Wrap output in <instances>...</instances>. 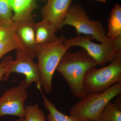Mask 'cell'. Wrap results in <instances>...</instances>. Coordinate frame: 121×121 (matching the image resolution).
<instances>
[{
  "mask_svg": "<svg viewBox=\"0 0 121 121\" xmlns=\"http://www.w3.org/2000/svg\"><path fill=\"white\" fill-rule=\"evenodd\" d=\"M3 24V23H2V22H1V21L0 20V24Z\"/></svg>",
  "mask_w": 121,
  "mask_h": 121,
  "instance_id": "26",
  "label": "cell"
},
{
  "mask_svg": "<svg viewBox=\"0 0 121 121\" xmlns=\"http://www.w3.org/2000/svg\"><path fill=\"white\" fill-rule=\"evenodd\" d=\"M118 83H121V53L105 67L89 69L84 76L83 88L86 94H96Z\"/></svg>",
  "mask_w": 121,
  "mask_h": 121,
  "instance_id": "4",
  "label": "cell"
},
{
  "mask_svg": "<svg viewBox=\"0 0 121 121\" xmlns=\"http://www.w3.org/2000/svg\"><path fill=\"white\" fill-rule=\"evenodd\" d=\"M72 0H47L41 9L43 20L52 25L58 31L59 26L65 18Z\"/></svg>",
  "mask_w": 121,
  "mask_h": 121,
  "instance_id": "10",
  "label": "cell"
},
{
  "mask_svg": "<svg viewBox=\"0 0 121 121\" xmlns=\"http://www.w3.org/2000/svg\"><path fill=\"white\" fill-rule=\"evenodd\" d=\"M10 121H26L25 118H20L19 119L16 120H11Z\"/></svg>",
  "mask_w": 121,
  "mask_h": 121,
  "instance_id": "22",
  "label": "cell"
},
{
  "mask_svg": "<svg viewBox=\"0 0 121 121\" xmlns=\"http://www.w3.org/2000/svg\"><path fill=\"white\" fill-rule=\"evenodd\" d=\"M98 65L83 48L76 52L67 51L61 58L56 70L66 81L73 95L81 98L87 94L83 88V80L86 72Z\"/></svg>",
  "mask_w": 121,
  "mask_h": 121,
  "instance_id": "1",
  "label": "cell"
},
{
  "mask_svg": "<svg viewBox=\"0 0 121 121\" xmlns=\"http://www.w3.org/2000/svg\"><path fill=\"white\" fill-rule=\"evenodd\" d=\"M78 121H90L86 120H83V119H78Z\"/></svg>",
  "mask_w": 121,
  "mask_h": 121,
  "instance_id": "24",
  "label": "cell"
},
{
  "mask_svg": "<svg viewBox=\"0 0 121 121\" xmlns=\"http://www.w3.org/2000/svg\"><path fill=\"white\" fill-rule=\"evenodd\" d=\"M40 0L42 1H43V2H46L47 0Z\"/></svg>",
  "mask_w": 121,
  "mask_h": 121,
  "instance_id": "25",
  "label": "cell"
},
{
  "mask_svg": "<svg viewBox=\"0 0 121 121\" xmlns=\"http://www.w3.org/2000/svg\"><path fill=\"white\" fill-rule=\"evenodd\" d=\"M121 94L117 96L116 99H115V103H114L115 105H117L119 108H121Z\"/></svg>",
  "mask_w": 121,
  "mask_h": 121,
  "instance_id": "21",
  "label": "cell"
},
{
  "mask_svg": "<svg viewBox=\"0 0 121 121\" xmlns=\"http://www.w3.org/2000/svg\"><path fill=\"white\" fill-rule=\"evenodd\" d=\"M28 98L27 89L21 84L4 92L0 97V118L9 115L24 118L25 102Z\"/></svg>",
  "mask_w": 121,
  "mask_h": 121,
  "instance_id": "8",
  "label": "cell"
},
{
  "mask_svg": "<svg viewBox=\"0 0 121 121\" xmlns=\"http://www.w3.org/2000/svg\"><path fill=\"white\" fill-rule=\"evenodd\" d=\"M36 43L37 46L52 43L58 39L56 35L57 32L52 25L42 20L35 24Z\"/></svg>",
  "mask_w": 121,
  "mask_h": 121,
  "instance_id": "11",
  "label": "cell"
},
{
  "mask_svg": "<svg viewBox=\"0 0 121 121\" xmlns=\"http://www.w3.org/2000/svg\"><path fill=\"white\" fill-rule=\"evenodd\" d=\"M35 24L33 17L13 22V34L19 41L21 50L34 60L36 57Z\"/></svg>",
  "mask_w": 121,
  "mask_h": 121,
  "instance_id": "9",
  "label": "cell"
},
{
  "mask_svg": "<svg viewBox=\"0 0 121 121\" xmlns=\"http://www.w3.org/2000/svg\"><path fill=\"white\" fill-rule=\"evenodd\" d=\"M26 121H46L45 115L38 104L25 107Z\"/></svg>",
  "mask_w": 121,
  "mask_h": 121,
  "instance_id": "18",
  "label": "cell"
},
{
  "mask_svg": "<svg viewBox=\"0 0 121 121\" xmlns=\"http://www.w3.org/2000/svg\"><path fill=\"white\" fill-rule=\"evenodd\" d=\"M121 93V83H118L102 93L87 94L72 107L70 115L78 119L99 121L104 107Z\"/></svg>",
  "mask_w": 121,
  "mask_h": 121,
  "instance_id": "3",
  "label": "cell"
},
{
  "mask_svg": "<svg viewBox=\"0 0 121 121\" xmlns=\"http://www.w3.org/2000/svg\"><path fill=\"white\" fill-rule=\"evenodd\" d=\"M93 0L97 1H99V2H103L104 3H106L107 1V0Z\"/></svg>",
  "mask_w": 121,
  "mask_h": 121,
  "instance_id": "23",
  "label": "cell"
},
{
  "mask_svg": "<svg viewBox=\"0 0 121 121\" xmlns=\"http://www.w3.org/2000/svg\"><path fill=\"white\" fill-rule=\"evenodd\" d=\"M2 62L5 65V71L2 81H7L12 73L22 74L25 76L21 84L27 89L33 82H36L39 90L40 86V74L39 66L33 60L28 56L21 49L16 50V59L10 56L5 57Z\"/></svg>",
  "mask_w": 121,
  "mask_h": 121,
  "instance_id": "7",
  "label": "cell"
},
{
  "mask_svg": "<svg viewBox=\"0 0 121 121\" xmlns=\"http://www.w3.org/2000/svg\"><path fill=\"white\" fill-rule=\"evenodd\" d=\"M13 12L9 0H0V20L2 23L9 26L13 24Z\"/></svg>",
  "mask_w": 121,
  "mask_h": 121,
  "instance_id": "16",
  "label": "cell"
},
{
  "mask_svg": "<svg viewBox=\"0 0 121 121\" xmlns=\"http://www.w3.org/2000/svg\"><path fill=\"white\" fill-rule=\"evenodd\" d=\"M66 25L74 27L76 35L82 34L85 35L91 36L94 39L100 43L109 39L101 22L91 20L85 9L79 4L70 6L65 18L60 25L59 29Z\"/></svg>",
  "mask_w": 121,
  "mask_h": 121,
  "instance_id": "5",
  "label": "cell"
},
{
  "mask_svg": "<svg viewBox=\"0 0 121 121\" xmlns=\"http://www.w3.org/2000/svg\"><path fill=\"white\" fill-rule=\"evenodd\" d=\"M43 95L44 106L49 111L48 115V121H78V119L72 115H66L56 109L52 102L44 95L41 90H39Z\"/></svg>",
  "mask_w": 121,
  "mask_h": 121,
  "instance_id": "14",
  "label": "cell"
},
{
  "mask_svg": "<svg viewBox=\"0 0 121 121\" xmlns=\"http://www.w3.org/2000/svg\"><path fill=\"white\" fill-rule=\"evenodd\" d=\"M5 64L3 62L0 63V82L2 81L5 73Z\"/></svg>",
  "mask_w": 121,
  "mask_h": 121,
  "instance_id": "20",
  "label": "cell"
},
{
  "mask_svg": "<svg viewBox=\"0 0 121 121\" xmlns=\"http://www.w3.org/2000/svg\"><path fill=\"white\" fill-rule=\"evenodd\" d=\"M21 49V46L17 37L13 35L0 42V60L8 52L14 50Z\"/></svg>",
  "mask_w": 121,
  "mask_h": 121,
  "instance_id": "17",
  "label": "cell"
},
{
  "mask_svg": "<svg viewBox=\"0 0 121 121\" xmlns=\"http://www.w3.org/2000/svg\"><path fill=\"white\" fill-rule=\"evenodd\" d=\"M107 37L114 40L121 37V7L118 3L113 7L108 20Z\"/></svg>",
  "mask_w": 121,
  "mask_h": 121,
  "instance_id": "13",
  "label": "cell"
},
{
  "mask_svg": "<svg viewBox=\"0 0 121 121\" xmlns=\"http://www.w3.org/2000/svg\"><path fill=\"white\" fill-rule=\"evenodd\" d=\"M13 35V24L12 26L4 24H0V42Z\"/></svg>",
  "mask_w": 121,
  "mask_h": 121,
  "instance_id": "19",
  "label": "cell"
},
{
  "mask_svg": "<svg viewBox=\"0 0 121 121\" xmlns=\"http://www.w3.org/2000/svg\"><path fill=\"white\" fill-rule=\"evenodd\" d=\"M14 13L13 22L20 21L32 17L33 11L36 8L35 0H9Z\"/></svg>",
  "mask_w": 121,
  "mask_h": 121,
  "instance_id": "12",
  "label": "cell"
},
{
  "mask_svg": "<svg viewBox=\"0 0 121 121\" xmlns=\"http://www.w3.org/2000/svg\"><path fill=\"white\" fill-rule=\"evenodd\" d=\"M99 121H121V108L109 102L100 114Z\"/></svg>",
  "mask_w": 121,
  "mask_h": 121,
  "instance_id": "15",
  "label": "cell"
},
{
  "mask_svg": "<svg viewBox=\"0 0 121 121\" xmlns=\"http://www.w3.org/2000/svg\"><path fill=\"white\" fill-rule=\"evenodd\" d=\"M65 39L62 35L52 43L37 46L36 57L40 74V86L47 94L52 92V78L60 60L70 48L71 47L64 44Z\"/></svg>",
  "mask_w": 121,
  "mask_h": 121,
  "instance_id": "2",
  "label": "cell"
},
{
  "mask_svg": "<svg viewBox=\"0 0 121 121\" xmlns=\"http://www.w3.org/2000/svg\"><path fill=\"white\" fill-rule=\"evenodd\" d=\"M94 39L91 36L78 35L75 37L65 39L64 43L71 47H81L95 60L98 65L101 66L111 62L121 53V50L113 40L109 39L100 43H96L92 41Z\"/></svg>",
  "mask_w": 121,
  "mask_h": 121,
  "instance_id": "6",
  "label": "cell"
}]
</instances>
